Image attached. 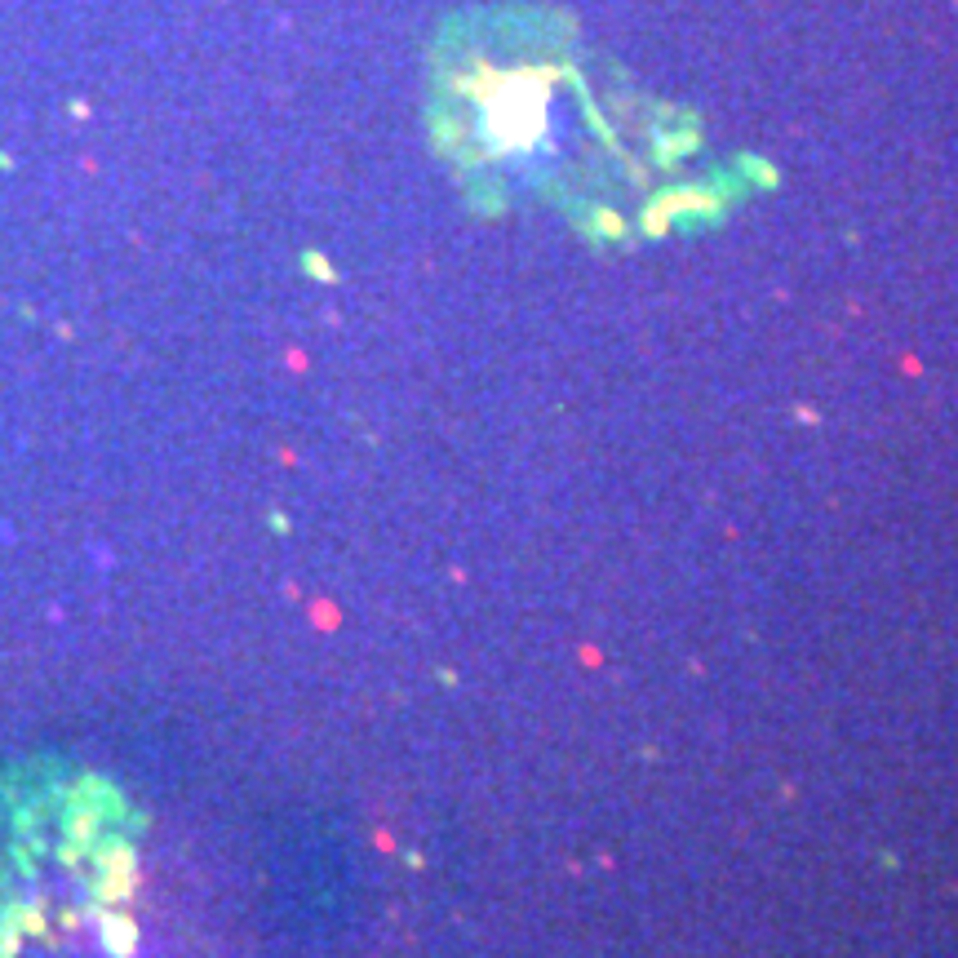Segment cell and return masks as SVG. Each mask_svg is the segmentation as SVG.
<instances>
[{
  "label": "cell",
  "mask_w": 958,
  "mask_h": 958,
  "mask_svg": "<svg viewBox=\"0 0 958 958\" xmlns=\"http://www.w3.org/2000/svg\"><path fill=\"white\" fill-rule=\"evenodd\" d=\"M80 923H85V914H80V910H63V914H58V927H67V932H76Z\"/></svg>",
  "instance_id": "11"
},
{
  "label": "cell",
  "mask_w": 958,
  "mask_h": 958,
  "mask_svg": "<svg viewBox=\"0 0 958 958\" xmlns=\"http://www.w3.org/2000/svg\"><path fill=\"white\" fill-rule=\"evenodd\" d=\"M85 856L94 861V874H138V848L125 834H103Z\"/></svg>",
  "instance_id": "2"
},
{
  "label": "cell",
  "mask_w": 958,
  "mask_h": 958,
  "mask_svg": "<svg viewBox=\"0 0 958 958\" xmlns=\"http://www.w3.org/2000/svg\"><path fill=\"white\" fill-rule=\"evenodd\" d=\"M67 794V803H80V808H89V812H98L107 825H116L120 817H125V794L111 786V781H103V777H80L71 790H63Z\"/></svg>",
  "instance_id": "1"
},
{
  "label": "cell",
  "mask_w": 958,
  "mask_h": 958,
  "mask_svg": "<svg viewBox=\"0 0 958 958\" xmlns=\"http://www.w3.org/2000/svg\"><path fill=\"white\" fill-rule=\"evenodd\" d=\"M0 919L5 923H14L23 936H49V919H45V910L40 905H27V901H5V910H0Z\"/></svg>",
  "instance_id": "6"
},
{
  "label": "cell",
  "mask_w": 958,
  "mask_h": 958,
  "mask_svg": "<svg viewBox=\"0 0 958 958\" xmlns=\"http://www.w3.org/2000/svg\"><path fill=\"white\" fill-rule=\"evenodd\" d=\"M18 950H23V932L0 919V958H18Z\"/></svg>",
  "instance_id": "7"
},
{
  "label": "cell",
  "mask_w": 958,
  "mask_h": 958,
  "mask_svg": "<svg viewBox=\"0 0 958 958\" xmlns=\"http://www.w3.org/2000/svg\"><path fill=\"white\" fill-rule=\"evenodd\" d=\"M36 825H40V812H32V808H23V812L14 817V830H18V839H32Z\"/></svg>",
  "instance_id": "9"
},
{
  "label": "cell",
  "mask_w": 958,
  "mask_h": 958,
  "mask_svg": "<svg viewBox=\"0 0 958 958\" xmlns=\"http://www.w3.org/2000/svg\"><path fill=\"white\" fill-rule=\"evenodd\" d=\"M94 923H98V941H103V950L111 958H134L138 954V923L129 919V914L103 910Z\"/></svg>",
  "instance_id": "3"
},
{
  "label": "cell",
  "mask_w": 958,
  "mask_h": 958,
  "mask_svg": "<svg viewBox=\"0 0 958 958\" xmlns=\"http://www.w3.org/2000/svg\"><path fill=\"white\" fill-rule=\"evenodd\" d=\"M58 861H63V865H67V870H76V865H80V861H85V848H80V843H67V839H63V843H58Z\"/></svg>",
  "instance_id": "10"
},
{
  "label": "cell",
  "mask_w": 958,
  "mask_h": 958,
  "mask_svg": "<svg viewBox=\"0 0 958 958\" xmlns=\"http://www.w3.org/2000/svg\"><path fill=\"white\" fill-rule=\"evenodd\" d=\"M14 865H18L23 879H36V852L27 848V843H14Z\"/></svg>",
  "instance_id": "8"
},
{
  "label": "cell",
  "mask_w": 958,
  "mask_h": 958,
  "mask_svg": "<svg viewBox=\"0 0 958 958\" xmlns=\"http://www.w3.org/2000/svg\"><path fill=\"white\" fill-rule=\"evenodd\" d=\"M63 839H67V843H80V848H85V852H89V848H94V843H98V839H103V817H98V812H89V808H80V803H67V808H63Z\"/></svg>",
  "instance_id": "4"
},
{
  "label": "cell",
  "mask_w": 958,
  "mask_h": 958,
  "mask_svg": "<svg viewBox=\"0 0 958 958\" xmlns=\"http://www.w3.org/2000/svg\"><path fill=\"white\" fill-rule=\"evenodd\" d=\"M138 888V874H94L89 879V901H98V905H125L129 896H134Z\"/></svg>",
  "instance_id": "5"
}]
</instances>
